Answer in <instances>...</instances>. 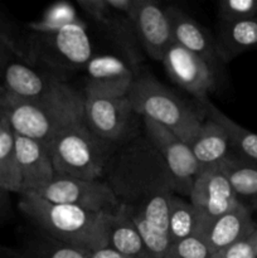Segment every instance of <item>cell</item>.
Wrapping results in <instances>:
<instances>
[{"label": "cell", "instance_id": "1", "mask_svg": "<svg viewBox=\"0 0 257 258\" xmlns=\"http://www.w3.org/2000/svg\"><path fill=\"white\" fill-rule=\"evenodd\" d=\"M105 174L120 206L169 233V206L175 190L163 158L146 136L115 149Z\"/></svg>", "mask_w": 257, "mask_h": 258}, {"label": "cell", "instance_id": "2", "mask_svg": "<svg viewBox=\"0 0 257 258\" xmlns=\"http://www.w3.org/2000/svg\"><path fill=\"white\" fill-rule=\"evenodd\" d=\"M83 106L85 96L60 80L35 100L14 97L0 87V116L15 135L33 139L45 148L66 127L85 121Z\"/></svg>", "mask_w": 257, "mask_h": 258}, {"label": "cell", "instance_id": "3", "mask_svg": "<svg viewBox=\"0 0 257 258\" xmlns=\"http://www.w3.org/2000/svg\"><path fill=\"white\" fill-rule=\"evenodd\" d=\"M19 209L39 231L67 246L86 253L107 247L111 214L50 203L33 193L20 194Z\"/></svg>", "mask_w": 257, "mask_h": 258}, {"label": "cell", "instance_id": "4", "mask_svg": "<svg viewBox=\"0 0 257 258\" xmlns=\"http://www.w3.org/2000/svg\"><path fill=\"white\" fill-rule=\"evenodd\" d=\"M92 57L87 24L81 19L53 34L28 33V37L23 38L22 62L43 68L60 81L85 68Z\"/></svg>", "mask_w": 257, "mask_h": 258}, {"label": "cell", "instance_id": "5", "mask_svg": "<svg viewBox=\"0 0 257 258\" xmlns=\"http://www.w3.org/2000/svg\"><path fill=\"white\" fill-rule=\"evenodd\" d=\"M113 145L96 136L83 121L60 131L47 150L55 174L100 180L115 151Z\"/></svg>", "mask_w": 257, "mask_h": 258}, {"label": "cell", "instance_id": "6", "mask_svg": "<svg viewBox=\"0 0 257 258\" xmlns=\"http://www.w3.org/2000/svg\"><path fill=\"white\" fill-rule=\"evenodd\" d=\"M127 98L136 115L169 128L186 144L203 122L193 108L150 75L135 77Z\"/></svg>", "mask_w": 257, "mask_h": 258}, {"label": "cell", "instance_id": "7", "mask_svg": "<svg viewBox=\"0 0 257 258\" xmlns=\"http://www.w3.org/2000/svg\"><path fill=\"white\" fill-rule=\"evenodd\" d=\"M37 196L50 203L78 207L97 213L113 214L120 208L117 198L106 181L62 174H55L53 180Z\"/></svg>", "mask_w": 257, "mask_h": 258}, {"label": "cell", "instance_id": "8", "mask_svg": "<svg viewBox=\"0 0 257 258\" xmlns=\"http://www.w3.org/2000/svg\"><path fill=\"white\" fill-rule=\"evenodd\" d=\"M144 127L146 138L160 154L168 168L175 194L189 198L199 173L198 163L189 145L169 128L148 118H144Z\"/></svg>", "mask_w": 257, "mask_h": 258}, {"label": "cell", "instance_id": "9", "mask_svg": "<svg viewBox=\"0 0 257 258\" xmlns=\"http://www.w3.org/2000/svg\"><path fill=\"white\" fill-rule=\"evenodd\" d=\"M189 202L198 216V232L201 236L206 227L222 214L233 209L239 203L219 166L201 171L194 180Z\"/></svg>", "mask_w": 257, "mask_h": 258}, {"label": "cell", "instance_id": "10", "mask_svg": "<svg viewBox=\"0 0 257 258\" xmlns=\"http://www.w3.org/2000/svg\"><path fill=\"white\" fill-rule=\"evenodd\" d=\"M78 7L102 29L130 67H135L141 62L143 48L136 37L130 15L111 9L107 0H78Z\"/></svg>", "mask_w": 257, "mask_h": 258}, {"label": "cell", "instance_id": "11", "mask_svg": "<svg viewBox=\"0 0 257 258\" xmlns=\"http://www.w3.org/2000/svg\"><path fill=\"white\" fill-rule=\"evenodd\" d=\"M161 63L174 83L203 105L208 102V95L216 88L218 75L201 57L174 42Z\"/></svg>", "mask_w": 257, "mask_h": 258}, {"label": "cell", "instance_id": "12", "mask_svg": "<svg viewBox=\"0 0 257 258\" xmlns=\"http://www.w3.org/2000/svg\"><path fill=\"white\" fill-rule=\"evenodd\" d=\"M130 18L144 52L161 62L174 43L173 30L165 8L154 0H134Z\"/></svg>", "mask_w": 257, "mask_h": 258}, {"label": "cell", "instance_id": "13", "mask_svg": "<svg viewBox=\"0 0 257 258\" xmlns=\"http://www.w3.org/2000/svg\"><path fill=\"white\" fill-rule=\"evenodd\" d=\"M85 71V96L87 97H126L135 81L133 68L122 58L115 55H93Z\"/></svg>", "mask_w": 257, "mask_h": 258}, {"label": "cell", "instance_id": "14", "mask_svg": "<svg viewBox=\"0 0 257 258\" xmlns=\"http://www.w3.org/2000/svg\"><path fill=\"white\" fill-rule=\"evenodd\" d=\"M134 113L127 96L120 98L85 96V123L96 136L108 143H121L126 138Z\"/></svg>", "mask_w": 257, "mask_h": 258}, {"label": "cell", "instance_id": "15", "mask_svg": "<svg viewBox=\"0 0 257 258\" xmlns=\"http://www.w3.org/2000/svg\"><path fill=\"white\" fill-rule=\"evenodd\" d=\"M170 20L174 42L201 57L218 75L222 62L216 40L211 33L193 17L175 5L165 8Z\"/></svg>", "mask_w": 257, "mask_h": 258}, {"label": "cell", "instance_id": "16", "mask_svg": "<svg viewBox=\"0 0 257 258\" xmlns=\"http://www.w3.org/2000/svg\"><path fill=\"white\" fill-rule=\"evenodd\" d=\"M15 153L20 173V194L39 193L55 176L54 166L43 144L15 135Z\"/></svg>", "mask_w": 257, "mask_h": 258}, {"label": "cell", "instance_id": "17", "mask_svg": "<svg viewBox=\"0 0 257 258\" xmlns=\"http://www.w3.org/2000/svg\"><path fill=\"white\" fill-rule=\"evenodd\" d=\"M257 224L252 219L251 211L238 203L233 209L212 221L202 232L201 237L213 252L219 251L256 231Z\"/></svg>", "mask_w": 257, "mask_h": 258}, {"label": "cell", "instance_id": "18", "mask_svg": "<svg viewBox=\"0 0 257 258\" xmlns=\"http://www.w3.org/2000/svg\"><path fill=\"white\" fill-rule=\"evenodd\" d=\"M58 78L44 71H37L32 66L19 60H12L3 71L0 87L14 97L35 100L48 92Z\"/></svg>", "mask_w": 257, "mask_h": 258}, {"label": "cell", "instance_id": "19", "mask_svg": "<svg viewBox=\"0 0 257 258\" xmlns=\"http://www.w3.org/2000/svg\"><path fill=\"white\" fill-rule=\"evenodd\" d=\"M188 145L198 163L199 173L219 166L231 153L226 131L211 118L202 122L196 136Z\"/></svg>", "mask_w": 257, "mask_h": 258}, {"label": "cell", "instance_id": "20", "mask_svg": "<svg viewBox=\"0 0 257 258\" xmlns=\"http://www.w3.org/2000/svg\"><path fill=\"white\" fill-rule=\"evenodd\" d=\"M222 62H231L239 54L257 50V17L231 24H218L214 37Z\"/></svg>", "mask_w": 257, "mask_h": 258}, {"label": "cell", "instance_id": "21", "mask_svg": "<svg viewBox=\"0 0 257 258\" xmlns=\"http://www.w3.org/2000/svg\"><path fill=\"white\" fill-rule=\"evenodd\" d=\"M228 179L237 199L244 207L257 209V163L229 153L219 165Z\"/></svg>", "mask_w": 257, "mask_h": 258}, {"label": "cell", "instance_id": "22", "mask_svg": "<svg viewBox=\"0 0 257 258\" xmlns=\"http://www.w3.org/2000/svg\"><path fill=\"white\" fill-rule=\"evenodd\" d=\"M107 247L131 258H151L138 228L122 206L110 216Z\"/></svg>", "mask_w": 257, "mask_h": 258}, {"label": "cell", "instance_id": "23", "mask_svg": "<svg viewBox=\"0 0 257 258\" xmlns=\"http://www.w3.org/2000/svg\"><path fill=\"white\" fill-rule=\"evenodd\" d=\"M204 106H206L208 118L216 121L226 131L232 153L247 160L257 163V134L242 127L209 101L204 103Z\"/></svg>", "mask_w": 257, "mask_h": 258}, {"label": "cell", "instance_id": "24", "mask_svg": "<svg viewBox=\"0 0 257 258\" xmlns=\"http://www.w3.org/2000/svg\"><path fill=\"white\" fill-rule=\"evenodd\" d=\"M0 185L9 193L20 194L22 190L15 153V134L4 118L0 123Z\"/></svg>", "mask_w": 257, "mask_h": 258}, {"label": "cell", "instance_id": "25", "mask_svg": "<svg viewBox=\"0 0 257 258\" xmlns=\"http://www.w3.org/2000/svg\"><path fill=\"white\" fill-rule=\"evenodd\" d=\"M168 232L171 241L175 242L198 232V216L189 201L178 194L171 197L168 216Z\"/></svg>", "mask_w": 257, "mask_h": 258}, {"label": "cell", "instance_id": "26", "mask_svg": "<svg viewBox=\"0 0 257 258\" xmlns=\"http://www.w3.org/2000/svg\"><path fill=\"white\" fill-rule=\"evenodd\" d=\"M13 258H87V253L67 246L40 231L39 236L29 241L22 251L13 253Z\"/></svg>", "mask_w": 257, "mask_h": 258}, {"label": "cell", "instance_id": "27", "mask_svg": "<svg viewBox=\"0 0 257 258\" xmlns=\"http://www.w3.org/2000/svg\"><path fill=\"white\" fill-rule=\"evenodd\" d=\"M80 20L75 7L68 2H59L45 9L39 19L27 24L30 34H53L62 28Z\"/></svg>", "mask_w": 257, "mask_h": 258}, {"label": "cell", "instance_id": "28", "mask_svg": "<svg viewBox=\"0 0 257 258\" xmlns=\"http://www.w3.org/2000/svg\"><path fill=\"white\" fill-rule=\"evenodd\" d=\"M14 58L23 59V38L17 34L10 23L0 13V77Z\"/></svg>", "mask_w": 257, "mask_h": 258}, {"label": "cell", "instance_id": "29", "mask_svg": "<svg viewBox=\"0 0 257 258\" xmlns=\"http://www.w3.org/2000/svg\"><path fill=\"white\" fill-rule=\"evenodd\" d=\"M218 24L243 22L257 17V0H222L217 8Z\"/></svg>", "mask_w": 257, "mask_h": 258}, {"label": "cell", "instance_id": "30", "mask_svg": "<svg viewBox=\"0 0 257 258\" xmlns=\"http://www.w3.org/2000/svg\"><path fill=\"white\" fill-rule=\"evenodd\" d=\"M212 251L199 234L173 242L166 258H211Z\"/></svg>", "mask_w": 257, "mask_h": 258}, {"label": "cell", "instance_id": "31", "mask_svg": "<svg viewBox=\"0 0 257 258\" xmlns=\"http://www.w3.org/2000/svg\"><path fill=\"white\" fill-rule=\"evenodd\" d=\"M211 258H257L254 232L219 251L213 252Z\"/></svg>", "mask_w": 257, "mask_h": 258}, {"label": "cell", "instance_id": "32", "mask_svg": "<svg viewBox=\"0 0 257 258\" xmlns=\"http://www.w3.org/2000/svg\"><path fill=\"white\" fill-rule=\"evenodd\" d=\"M87 258H131L115 251L111 247H103V248L96 249V251L88 252Z\"/></svg>", "mask_w": 257, "mask_h": 258}, {"label": "cell", "instance_id": "33", "mask_svg": "<svg viewBox=\"0 0 257 258\" xmlns=\"http://www.w3.org/2000/svg\"><path fill=\"white\" fill-rule=\"evenodd\" d=\"M107 3L111 9H113L115 12L130 15L134 0H107Z\"/></svg>", "mask_w": 257, "mask_h": 258}, {"label": "cell", "instance_id": "34", "mask_svg": "<svg viewBox=\"0 0 257 258\" xmlns=\"http://www.w3.org/2000/svg\"><path fill=\"white\" fill-rule=\"evenodd\" d=\"M9 191L7 189L3 188L0 185V221L7 216V213L9 212L10 207V199H9Z\"/></svg>", "mask_w": 257, "mask_h": 258}, {"label": "cell", "instance_id": "35", "mask_svg": "<svg viewBox=\"0 0 257 258\" xmlns=\"http://www.w3.org/2000/svg\"><path fill=\"white\" fill-rule=\"evenodd\" d=\"M254 236H256V249H257V227H256V231H254Z\"/></svg>", "mask_w": 257, "mask_h": 258}, {"label": "cell", "instance_id": "36", "mask_svg": "<svg viewBox=\"0 0 257 258\" xmlns=\"http://www.w3.org/2000/svg\"><path fill=\"white\" fill-rule=\"evenodd\" d=\"M3 122V117H2V116H0V123H2Z\"/></svg>", "mask_w": 257, "mask_h": 258}]
</instances>
